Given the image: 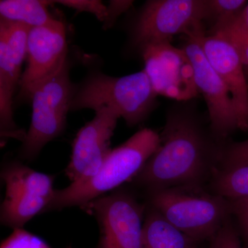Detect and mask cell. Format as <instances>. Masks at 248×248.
I'll list each match as a JSON object with an SVG mask.
<instances>
[{"instance_id":"obj_4","label":"cell","mask_w":248,"mask_h":248,"mask_svg":"<svg viewBox=\"0 0 248 248\" xmlns=\"http://www.w3.org/2000/svg\"><path fill=\"white\" fill-rule=\"evenodd\" d=\"M148 205L186 236L210 240L232 218L231 202L204 188L170 187L148 192Z\"/></svg>"},{"instance_id":"obj_15","label":"cell","mask_w":248,"mask_h":248,"mask_svg":"<svg viewBox=\"0 0 248 248\" xmlns=\"http://www.w3.org/2000/svg\"><path fill=\"white\" fill-rule=\"evenodd\" d=\"M143 248H196L197 242L174 228L148 205L143 221Z\"/></svg>"},{"instance_id":"obj_25","label":"cell","mask_w":248,"mask_h":248,"mask_svg":"<svg viewBox=\"0 0 248 248\" xmlns=\"http://www.w3.org/2000/svg\"><path fill=\"white\" fill-rule=\"evenodd\" d=\"M231 24L248 32V1L241 14Z\"/></svg>"},{"instance_id":"obj_9","label":"cell","mask_w":248,"mask_h":248,"mask_svg":"<svg viewBox=\"0 0 248 248\" xmlns=\"http://www.w3.org/2000/svg\"><path fill=\"white\" fill-rule=\"evenodd\" d=\"M144 71L158 95L188 102L200 94L193 66L183 48L171 42L147 46L141 50Z\"/></svg>"},{"instance_id":"obj_12","label":"cell","mask_w":248,"mask_h":248,"mask_svg":"<svg viewBox=\"0 0 248 248\" xmlns=\"http://www.w3.org/2000/svg\"><path fill=\"white\" fill-rule=\"evenodd\" d=\"M67 53L66 29L61 21L46 27L31 28L27 66L19 81L18 102L31 101L36 89L66 63Z\"/></svg>"},{"instance_id":"obj_3","label":"cell","mask_w":248,"mask_h":248,"mask_svg":"<svg viewBox=\"0 0 248 248\" xmlns=\"http://www.w3.org/2000/svg\"><path fill=\"white\" fill-rule=\"evenodd\" d=\"M155 92L144 70L123 77L93 72L74 86L71 110L103 107L113 109L129 126L142 123L157 104Z\"/></svg>"},{"instance_id":"obj_16","label":"cell","mask_w":248,"mask_h":248,"mask_svg":"<svg viewBox=\"0 0 248 248\" xmlns=\"http://www.w3.org/2000/svg\"><path fill=\"white\" fill-rule=\"evenodd\" d=\"M51 3L43 0H1V19L31 28L51 25L58 20L48 11Z\"/></svg>"},{"instance_id":"obj_10","label":"cell","mask_w":248,"mask_h":248,"mask_svg":"<svg viewBox=\"0 0 248 248\" xmlns=\"http://www.w3.org/2000/svg\"><path fill=\"white\" fill-rule=\"evenodd\" d=\"M31 27L1 19L0 23V129L1 138L23 141L26 133L14 120V95L20 81L21 70L27 56Z\"/></svg>"},{"instance_id":"obj_17","label":"cell","mask_w":248,"mask_h":248,"mask_svg":"<svg viewBox=\"0 0 248 248\" xmlns=\"http://www.w3.org/2000/svg\"><path fill=\"white\" fill-rule=\"evenodd\" d=\"M209 185L211 192L230 202L248 198V165L218 168Z\"/></svg>"},{"instance_id":"obj_1","label":"cell","mask_w":248,"mask_h":248,"mask_svg":"<svg viewBox=\"0 0 248 248\" xmlns=\"http://www.w3.org/2000/svg\"><path fill=\"white\" fill-rule=\"evenodd\" d=\"M188 102L170 108L159 146L133 180L147 191L204 188L218 168L223 145Z\"/></svg>"},{"instance_id":"obj_23","label":"cell","mask_w":248,"mask_h":248,"mask_svg":"<svg viewBox=\"0 0 248 248\" xmlns=\"http://www.w3.org/2000/svg\"><path fill=\"white\" fill-rule=\"evenodd\" d=\"M231 202L232 216L236 218L240 229L248 241V198Z\"/></svg>"},{"instance_id":"obj_8","label":"cell","mask_w":248,"mask_h":248,"mask_svg":"<svg viewBox=\"0 0 248 248\" xmlns=\"http://www.w3.org/2000/svg\"><path fill=\"white\" fill-rule=\"evenodd\" d=\"M86 207L92 209L99 223L97 248H143L146 208L130 192L115 191Z\"/></svg>"},{"instance_id":"obj_7","label":"cell","mask_w":248,"mask_h":248,"mask_svg":"<svg viewBox=\"0 0 248 248\" xmlns=\"http://www.w3.org/2000/svg\"><path fill=\"white\" fill-rule=\"evenodd\" d=\"M6 195L1 205V224L14 230L45 212L53 198V176L30 169L19 162H10L1 170Z\"/></svg>"},{"instance_id":"obj_6","label":"cell","mask_w":248,"mask_h":248,"mask_svg":"<svg viewBox=\"0 0 248 248\" xmlns=\"http://www.w3.org/2000/svg\"><path fill=\"white\" fill-rule=\"evenodd\" d=\"M74 86L70 79V63H66L51 78L36 89L31 97L32 117L21 147V157L32 161L44 147L60 136L71 110Z\"/></svg>"},{"instance_id":"obj_22","label":"cell","mask_w":248,"mask_h":248,"mask_svg":"<svg viewBox=\"0 0 248 248\" xmlns=\"http://www.w3.org/2000/svg\"><path fill=\"white\" fill-rule=\"evenodd\" d=\"M54 2L63 5L76 11V14L86 12L94 15L100 22L105 23L108 17V7L98 0H60Z\"/></svg>"},{"instance_id":"obj_24","label":"cell","mask_w":248,"mask_h":248,"mask_svg":"<svg viewBox=\"0 0 248 248\" xmlns=\"http://www.w3.org/2000/svg\"><path fill=\"white\" fill-rule=\"evenodd\" d=\"M133 1H110L108 7V17L104 23L105 29H109L113 25L119 16L128 11Z\"/></svg>"},{"instance_id":"obj_18","label":"cell","mask_w":248,"mask_h":248,"mask_svg":"<svg viewBox=\"0 0 248 248\" xmlns=\"http://www.w3.org/2000/svg\"><path fill=\"white\" fill-rule=\"evenodd\" d=\"M246 0H207L206 35H215L234 22L247 4Z\"/></svg>"},{"instance_id":"obj_27","label":"cell","mask_w":248,"mask_h":248,"mask_svg":"<svg viewBox=\"0 0 248 248\" xmlns=\"http://www.w3.org/2000/svg\"><path fill=\"white\" fill-rule=\"evenodd\" d=\"M246 75H247V78L248 79V69H246Z\"/></svg>"},{"instance_id":"obj_20","label":"cell","mask_w":248,"mask_h":248,"mask_svg":"<svg viewBox=\"0 0 248 248\" xmlns=\"http://www.w3.org/2000/svg\"><path fill=\"white\" fill-rule=\"evenodd\" d=\"M0 248H51L42 238L23 228L14 230L2 241Z\"/></svg>"},{"instance_id":"obj_26","label":"cell","mask_w":248,"mask_h":248,"mask_svg":"<svg viewBox=\"0 0 248 248\" xmlns=\"http://www.w3.org/2000/svg\"><path fill=\"white\" fill-rule=\"evenodd\" d=\"M239 53L246 69H248V38L234 46Z\"/></svg>"},{"instance_id":"obj_5","label":"cell","mask_w":248,"mask_h":248,"mask_svg":"<svg viewBox=\"0 0 248 248\" xmlns=\"http://www.w3.org/2000/svg\"><path fill=\"white\" fill-rule=\"evenodd\" d=\"M207 0H151L142 6L130 29L134 47L171 42L174 36L206 35Z\"/></svg>"},{"instance_id":"obj_2","label":"cell","mask_w":248,"mask_h":248,"mask_svg":"<svg viewBox=\"0 0 248 248\" xmlns=\"http://www.w3.org/2000/svg\"><path fill=\"white\" fill-rule=\"evenodd\" d=\"M160 142L159 134L153 129L139 130L120 146L111 150L93 177L55 190L46 211L86 207L108 192L133 180L157 150Z\"/></svg>"},{"instance_id":"obj_14","label":"cell","mask_w":248,"mask_h":248,"mask_svg":"<svg viewBox=\"0 0 248 248\" xmlns=\"http://www.w3.org/2000/svg\"><path fill=\"white\" fill-rule=\"evenodd\" d=\"M204 55L231 93L239 129L248 130V79L246 68L236 49L216 35L195 37Z\"/></svg>"},{"instance_id":"obj_13","label":"cell","mask_w":248,"mask_h":248,"mask_svg":"<svg viewBox=\"0 0 248 248\" xmlns=\"http://www.w3.org/2000/svg\"><path fill=\"white\" fill-rule=\"evenodd\" d=\"M95 112L94 118L80 129L73 140L71 159L66 169L71 184L93 177L111 151V138L120 116L107 107Z\"/></svg>"},{"instance_id":"obj_19","label":"cell","mask_w":248,"mask_h":248,"mask_svg":"<svg viewBox=\"0 0 248 248\" xmlns=\"http://www.w3.org/2000/svg\"><path fill=\"white\" fill-rule=\"evenodd\" d=\"M248 165V139L239 142H226L223 145L218 168H231Z\"/></svg>"},{"instance_id":"obj_11","label":"cell","mask_w":248,"mask_h":248,"mask_svg":"<svg viewBox=\"0 0 248 248\" xmlns=\"http://www.w3.org/2000/svg\"><path fill=\"white\" fill-rule=\"evenodd\" d=\"M182 48L193 66L196 86L208 109L210 130L218 141L226 143L231 134L239 129L231 93L195 37H186Z\"/></svg>"},{"instance_id":"obj_21","label":"cell","mask_w":248,"mask_h":248,"mask_svg":"<svg viewBox=\"0 0 248 248\" xmlns=\"http://www.w3.org/2000/svg\"><path fill=\"white\" fill-rule=\"evenodd\" d=\"M210 241L208 248H244L232 218L226 222Z\"/></svg>"}]
</instances>
